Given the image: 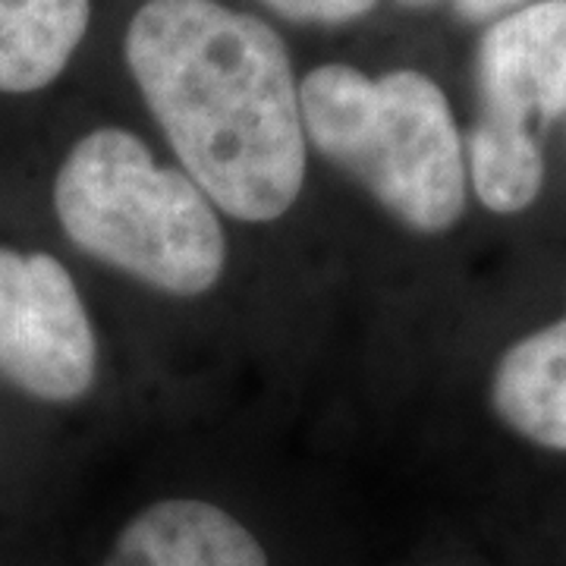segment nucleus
Listing matches in <instances>:
<instances>
[{
	"label": "nucleus",
	"mask_w": 566,
	"mask_h": 566,
	"mask_svg": "<svg viewBox=\"0 0 566 566\" xmlns=\"http://www.w3.org/2000/svg\"><path fill=\"white\" fill-rule=\"evenodd\" d=\"M479 117L469 177L497 214L526 211L545 182L542 136L566 114V0H535L497 20L479 44Z\"/></svg>",
	"instance_id": "4"
},
{
	"label": "nucleus",
	"mask_w": 566,
	"mask_h": 566,
	"mask_svg": "<svg viewBox=\"0 0 566 566\" xmlns=\"http://www.w3.org/2000/svg\"><path fill=\"white\" fill-rule=\"evenodd\" d=\"M98 344L80 290L54 255L0 245V378L44 403L88 394Z\"/></svg>",
	"instance_id": "5"
},
{
	"label": "nucleus",
	"mask_w": 566,
	"mask_h": 566,
	"mask_svg": "<svg viewBox=\"0 0 566 566\" xmlns=\"http://www.w3.org/2000/svg\"><path fill=\"white\" fill-rule=\"evenodd\" d=\"M104 566H268V557L221 506L161 501L126 523Z\"/></svg>",
	"instance_id": "6"
},
{
	"label": "nucleus",
	"mask_w": 566,
	"mask_h": 566,
	"mask_svg": "<svg viewBox=\"0 0 566 566\" xmlns=\"http://www.w3.org/2000/svg\"><path fill=\"white\" fill-rule=\"evenodd\" d=\"M497 419L547 450H566V318L523 337L491 378Z\"/></svg>",
	"instance_id": "7"
},
{
	"label": "nucleus",
	"mask_w": 566,
	"mask_h": 566,
	"mask_svg": "<svg viewBox=\"0 0 566 566\" xmlns=\"http://www.w3.org/2000/svg\"><path fill=\"white\" fill-rule=\"evenodd\" d=\"M54 211L82 252L170 296L221 281L223 227L202 189L120 126L82 136L54 180Z\"/></svg>",
	"instance_id": "3"
},
{
	"label": "nucleus",
	"mask_w": 566,
	"mask_h": 566,
	"mask_svg": "<svg viewBox=\"0 0 566 566\" xmlns=\"http://www.w3.org/2000/svg\"><path fill=\"white\" fill-rule=\"evenodd\" d=\"M400 7H434V3H450V10L465 22H497L523 10L535 0H397Z\"/></svg>",
	"instance_id": "10"
},
{
	"label": "nucleus",
	"mask_w": 566,
	"mask_h": 566,
	"mask_svg": "<svg viewBox=\"0 0 566 566\" xmlns=\"http://www.w3.org/2000/svg\"><path fill=\"white\" fill-rule=\"evenodd\" d=\"M305 139L375 202L419 233H444L465 211L460 126L441 85L419 70L368 76L322 63L300 82Z\"/></svg>",
	"instance_id": "2"
},
{
	"label": "nucleus",
	"mask_w": 566,
	"mask_h": 566,
	"mask_svg": "<svg viewBox=\"0 0 566 566\" xmlns=\"http://www.w3.org/2000/svg\"><path fill=\"white\" fill-rule=\"evenodd\" d=\"M268 10L303 25H346L368 17L378 0H262Z\"/></svg>",
	"instance_id": "9"
},
{
	"label": "nucleus",
	"mask_w": 566,
	"mask_h": 566,
	"mask_svg": "<svg viewBox=\"0 0 566 566\" xmlns=\"http://www.w3.org/2000/svg\"><path fill=\"white\" fill-rule=\"evenodd\" d=\"M123 57L186 177L249 223L300 199L305 129L283 39L221 0H145Z\"/></svg>",
	"instance_id": "1"
},
{
	"label": "nucleus",
	"mask_w": 566,
	"mask_h": 566,
	"mask_svg": "<svg viewBox=\"0 0 566 566\" xmlns=\"http://www.w3.org/2000/svg\"><path fill=\"white\" fill-rule=\"evenodd\" d=\"M92 20V0H0V92L32 95L63 76Z\"/></svg>",
	"instance_id": "8"
}]
</instances>
